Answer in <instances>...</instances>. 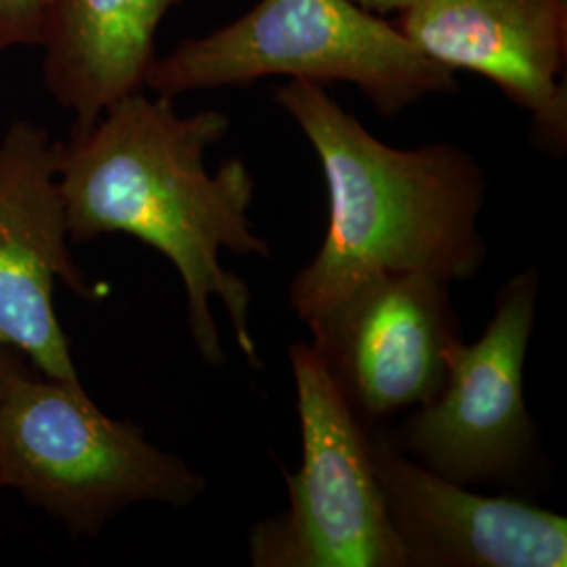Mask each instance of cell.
<instances>
[{
    "label": "cell",
    "instance_id": "1",
    "mask_svg": "<svg viewBox=\"0 0 567 567\" xmlns=\"http://www.w3.org/2000/svg\"><path fill=\"white\" fill-rule=\"evenodd\" d=\"M229 124L219 110L183 116L175 100L142 89L60 142L58 182L72 243L124 234L161 252L182 278L187 330L204 362H225L210 309L219 299L246 360L259 368L248 328L250 290L221 265V250L271 255L248 219L255 177L243 158L225 161L215 173L206 166L208 150L224 142Z\"/></svg>",
    "mask_w": 567,
    "mask_h": 567
},
{
    "label": "cell",
    "instance_id": "2",
    "mask_svg": "<svg viewBox=\"0 0 567 567\" xmlns=\"http://www.w3.org/2000/svg\"><path fill=\"white\" fill-rule=\"evenodd\" d=\"M271 97L313 147L328 189L322 246L288 286L301 322H318L379 274L426 271L450 284L477 276L486 175L466 150L391 147L320 84L290 81Z\"/></svg>",
    "mask_w": 567,
    "mask_h": 567
},
{
    "label": "cell",
    "instance_id": "3",
    "mask_svg": "<svg viewBox=\"0 0 567 567\" xmlns=\"http://www.w3.org/2000/svg\"><path fill=\"white\" fill-rule=\"evenodd\" d=\"M269 76L353 84L385 118L458 91L454 72L423 55L395 21L355 0H259L238 20L156 58L145 91L177 100Z\"/></svg>",
    "mask_w": 567,
    "mask_h": 567
},
{
    "label": "cell",
    "instance_id": "4",
    "mask_svg": "<svg viewBox=\"0 0 567 567\" xmlns=\"http://www.w3.org/2000/svg\"><path fill=\"white\" fill-rule=\"evenodd\" d=\"M0 480L72 536H97L135 505L185 508L206 492L203 473L107 416L82 383L32 368L0 395Z\"/></svg>",
    "mask_w": 567,
    "mask_h": 567
},
{
    "label": "cell",
    "instance_id": "5",
    "mask_svg": "<svg viewBox=\"0 0 567 567\" xmlns=\"http://www.w3.org/2000/svg\"><path fill=\"white\" fill-rule=\"evenodd\" d=\"M301 468L288 508L255 524V567H405L370 454V431L311 343L290 347Z\"/></svg>",
    "mask_w": 567,
    "mask_h": 567
},
{
    "label": "cell",
    "instance_id": "6",
    "mask_svg": "<svg viewBox=\"0 0 567 567\" xmlns=\"http://www.w3.org/2000/svg\"><path fill=\"white\" fill-rule=\"evenodd\" d=\"M538 288L534 267L513 276L486 332L463 347L440 395L391 435L416 463L461 486L503 484L526 468L536 426L524 398V365Z\"/></svg>",
    "mask_w": 567,
    "mask_h": 567
},
{
    "label": "cell",
    "instance_id": "7",
    "mask_svg": "<svg viewBox=\"0 0 567 567\" xmlns=\"http://www.w3.org/2000/svg\"><path fill=\"white\" fill-rule=\"evenodd\" d=\"M450 282L379 274L309 326L313 349L365 425L433 402L465 341Z\"/></svg>",
    "mask_w": 567,
    "mask_h": 567
},
{
    "label": "cell",
    "instance_id": "8",
    "mask_svg": "<svg viewBox=\"0 0 567 567\" xmlns=\"http://www.w3.org/2000/svg\"><path fill=\"white\" fill-rule=\"evenodd\" d=\"M58 152L37 122L13 121L0 137V343L39 374L82 383L55 288L65 284L84 301H102L105 290L72 259Z\"/></svg>",
    "mask_w": 567,
    "mask_h": 567
},
{
    "label": "cell",
    "instance_id": "9",
    "mask_svg": "<svg viewBox=\"0 0 567 567\" xmlns=\"http://www.w3.org/2000/svg\"><path fill=\"white\" fill-rule=\"evenodd\" d=\"M395 25L442 68L494 82L540 150L566 154L567 0H412Z\"/></svg>",
    "mask_w": 567,
    "mask_h": 567
},
{
    "label": "cell",
    "instance_id": "10",
    "mask_svg": "<svg viewBox=\"0 0 567 567\" xmlns=\"http://www.w3.org/2000/svg\"><path fill=\"white\" fill-rule=\"evenodd\" d=\"M370 454L405 567H564L567 522L522 498L482 496L408 456L385 433Z\"/></svg>",
    "mask_w": 567,
    "mask_h": 567
},
{
    "label": "cell",
    "instance_id": "11",
    "mask_svg": "<svg viewBox=\"0 0 567 567\" xmlns=\"http://www.w3.org/2000/svg\"><path fill=\"white\" fill-rule=\"evenodd\" d=\"M183 0H44L42 82L84 128L122 97L145 89L156 37Z\"/></svg>",
    "mask_w": 567,
    "mask_h": 567
},
{
    "label": "cell",
    "instance_id": "12",
    "mask_svg": "<svg viewBox=\"0 0 567 567\" xmlns=\"http://www.w3.org/2000/svg\"><path fill=\"white\" fill-rule=\"evenodd\" d=\"M44 0H0V58L41 39Z\"/></svg>",
    "mask_w": 567,
    "mask_h": 567
},
{
    "label": "cell",
    "instance_id": "13",
    "mask_svg": "<svg viewBox=\"0 0 567 567\" xmlns=\"http://www.w3.org/2000/svg\"><path fill=\"white\" fill-rule=\"evenodd\" d=\"M30 368V364L21 358L18 351H13L11 347L0 343V395L7 389V385Z\"/></svg>",
    "mask_w": 567,
    "mask_h": 567
},
{
    "label": "cell",
    "instance_id": "14",
    "mask_svg": "<svg viewBox=\"0 0 567 567\" xmlns=\"http://www.w3.org/2000/svg\"><path fill=\"white\" fill-rule=\"evenodd\" d=\"M355 2L377 16L389 18V16H398L412 0H355Z\"/></svg>",
    "mask_w": 567,
    "mask_h": 567
},
{
    "label": "cell",
    "instance_id": "15",
    "mask_svg": "<svg viewBox=\"0 0 567 567\" xmlns=\"http://www.w3.org/2000/svg\"><path fill=\"white\" fill-rule=\"evenodd\" d=\"M0 489H2V480H0Z\"/></svg>",
    "mask_w": 567,
    "mask_h": 567
}]
</instances>
